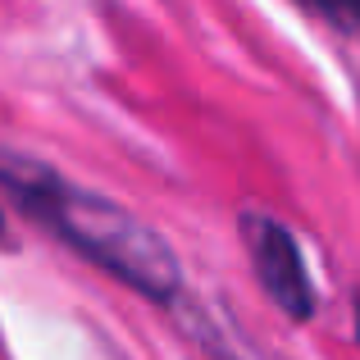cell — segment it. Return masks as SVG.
Masks as SVG:
<instances>
[{
	"label": "cell",
	"mask_w": 360,
	"mask_h": 360,
	"mask_svg": "<svg viewBox=\"0 0 360 360\" xmlns=\"http://www.w3.org/2000/svg\"><path fill=\"white\" fill-rule=\"evenodd\" d=\"M0 192L23 214H32L51 238L73 246L82 260L101 264L110 278H119L137 297L169 306L183 292V269H178L174 246L150 224H141L110 196L69 183L51 165L5 146V141H0Z\"/></svg>",
	"instance_id": "cell-1"
},
{
	"label": "cell",
	"mask_w": 360,
	"mask_h": 360,
	"mask_svg": "<svg viewBox=\"0 0 360 360\" xmlns=\"http://www.w3.org/2000/svg\"><path fill=\"white\" fill-rule=\"evenodd\" d=\"M242 242L251 251V269L260 288L269 292V301L288 319L306 324L315 315V283H310L306 255H301L292 229H283L269 214H242Z\"/></svg>",
	"instance_id": "cell-2"
},
{
	"label": "cell",
	"mask_w": 360,
	"mask_h": 360,
	"mask_svg": "<svg viewBox=\"0 0 360 360\" xmlns=\"http://www.w3.org/2000/svg\"><path fill=\"white\" fill-rule=\"evenodd\" d=\"M315 14L328 18V23H338L342 32H356L360 37V5H319Z\"/></svg>",
	"instance_id": "cell-3"
},
{
	"label": "cell",
	"mask_w": 360,
	"mask_h": 360,
	"mask_svg": "<svg viewBox=\"0 0 360 360\" xmlns=\"http://www.w3.org/2000/svg\"><path fill=\"white\" fill-rule=\"evenodd\" d=\"M356 342H360V297H356Z\"/></svg>",
	"instance_id": "cell-4"
},
{
	"label": "cell",
	"mask_w": 360,
	"mask_h": 360,
	"mask_svg": "<svg viewBox=\"0 0 360 360\" xmlns=\"http://www.w3.org/2000/svg\"><path fill=\"white\" fill-rule=\"evenodd\" d=\"M0 233H5V214H0Z\"/></svg>",
	"instance_id": "cell-5"
}]
</instances>
